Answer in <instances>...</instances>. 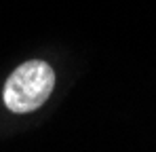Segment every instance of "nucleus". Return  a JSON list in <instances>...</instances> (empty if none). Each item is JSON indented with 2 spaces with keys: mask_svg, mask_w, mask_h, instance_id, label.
<instances>
[{
  "mask_svg": "<svg viewBox=\"0 0 156 152\" xmlns=\"http://www.w3.org/2000/svg\"><path fill=\"white\" fill-rule=\"evenodd\" d=\"M55 89V72L47 61H23L6 78L2 100L15 114H27L38 110Z\"/></svg>",
  "mask_w": 156,
  "mask_h": 152,
  "instance_id": "obj_1",
  "label": "nucleus"
}]
</instances>
